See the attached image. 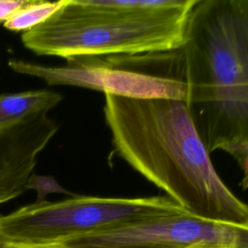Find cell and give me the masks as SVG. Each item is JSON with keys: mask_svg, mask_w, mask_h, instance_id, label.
<instances>
[{"mask_svg": "<svg viewBox=\"0 0 248 248\" xmlns=\"http://www.w3.org/2000/svg\"><path fill=\"white\" fill-rule=\"evenodd\" d=\"M105 119L119 156L187 212L248 223V204L215 170L185 101L105 94Z\"/></svg>", "mask_w": 248, "mask_h": 248, "instance_id": "6da1fadb", "label": "cell"}, {"mask_svg": "<svg viewBox=\"0 0 248 248\" xmlns=\"http://www.w3.org/2000/svg\"><path fill=\"white\" fill-rule=\"evenodd\" d=\"M186 106L209 153L248 140V0H197L181 46Z\"/></svg>", "mask_w": 248, "mask_h": 248, "instance_id": "7a4b0ae2", "label": "cell"}, {"mask_svg": "<svg viewBox=\"0 0 248 248\" xmlns=\"http://www.w3.org/2000/svg\"><path fill=\"white\" fill-rule=\"evenodd\" d=\"M197 0L176 8L135 13L114 0H66L44 23L21 35L23 46L38 55L67 60L165 51L184 43L186 23Z\"/></svg>", "mask_w": 248, "mask_h": 248, "instance_id": "3957f363", "label": "cell"}, {"mask_svg": "<svg viewBox=\"0 0 248 248\" xmlns=\"http://www.w3.org/2000/svg\"><path fill=\"white\" fill-rule=\"evenodd\" d=\"M16 73L43 79L48 85H72L137 99H174L186 102L187 83L182 47L165 51L69 59L49 67L10 59Z\"/></svg>", "mask_w": 248, "mask_h": 248, "instance_id": "277c9868", "label": "cell"}, {"mask_svg": "<svg viewBox=\"0 0 248 248\" xmlns=\"http://www.w3.org/2000/svg\"><path fill=\"white\" fill-rule=\"evenodd\" d=\"M186 211L169 197L102 198L74 196L35 202L0 216V231L12 245L55 244L65 240Z\"/></svg>", "mask_w": 248, "mask_h": 248, "instance_id": "5b68a950", "label": "cell"}, {"mask_svg": "<svg viewBox=\"0 0 248 248\" xmlns=\"http://www.w3.org/2000/svg\"><path fill=\"white\" fill-rule=\"evenodd\" d=\"M55 244L63 248H248V223L213 221L183 211Z\"/></svg>", "mask_w": 248, "mask_h": 248, "instance_id": "8992f818", "label": "cell"}, {"mask_svg": "<svg viewBox=\"0 0 248 248\" xmlns=\"http://www.w3.org/2000/svg\"><path fill=\"white\" fill-rule=\"evenodd\" d=\"M48 112L0 127V205L27 191L39 154L58 130Z\"/></svg>", "mask_w": 248, "mask_h": 248, "instance_id": "52a82bcc", "label": "cell"}, {"mask_svg": "<svg viewBox=\"0 0 248 248\" xmlns=\"http://www.w3.org/2000/svg\"><path fill=\"white\" fill-rule=\"evenodd\" d=\"M62 99L61 94L48 90L0 95V127L18 122L37 113L48 112Z\"/></svg>", "mask_w": 248, "mask_h": 248, "instance_id": "ba28073f", "label": "cell"}, {"mask_svg": "<svg viewBox=\"0 0 248 248\" xmlns=\"http://www.w3.org/2000/svg\"><path fill=\"white\" fill-rule=\"evenodd\" d=\"M65 3L66 0L53 2L31 0L28 5L15 13L3 25L8 30L24 33L49 19L64 7Z\"/></svg>", "mask_w": 248, "mask_h": 248, "instance_id": "9c48e42d", "label": "cell"}, {"mask_svg": "<svg viewBox=\"0 0 248 248\" xmlns=\"http://www.w3.org/2000/svg\"><path fill=\"white\" fill-rule=\"evenodd\" d=\"M27 190L33 189L37 192V201L43 202L45 198L50 193L69 194V192L63 188L53 177L46 175H36L33 173L27 181Z\"/></svg>", "mask_w": 248, "mask_h": 248, "instance_id": "30bf717a", "label": "cell"}, {"mask_svg": "<svg viewBox=\"0 0 248 248\" xmlns=\"http://www.w3.org/2000/svg\"><path fill=\"white\" fill-rule=\"evenodd\" d=\"M222 150L229 153L236 161L242 172L240 185L243 190L248 189V140L226 145Z\"/></svg>", "mask_w": 248, "mask_h": 248, "instance_id": "8fae6325", "label": "cell"}, {"mask_svg": "<svg viewBox=\"0 0 248 248\" xmlns=\"http://www.w3.org/2000/svg\"><path fill=\"white\" fill-rule=\"evenodd\" d=\"M31 0H0V23H4L15 13L30 3Z\"/></svg>", "mask_w": 248, "mask_h": 248, "instance_id": "7c38bea8", "label": "cell"}, {"mask_svg": "<svg viewBox=\"0 0 248 248\" xmlns=\"http://www.w3.org/2000/svg\"><path fill=\"white\" fill-rule=\"evenodd\" d=\"M11 245L12 244L9 239L0 231V248H10Z\"/></svg>", "mask_w": 248, "mask_h": 248, "instance_id": "4fadbf2b", "label": "cell"}, {"mask_svg": "<svg viewBox=\"0 0 248 248\" xmlns=\"http://www.w3.org/2000/svg\"><path fill=\"white\" fill-rule=\"evenodd\" d=\"M192 248H206V247H192Z\"/></svg>", "mask_w": 248, "mask_h": 248, "instance_id": "5bb4252c", "label": "cell"}]
</instances>
